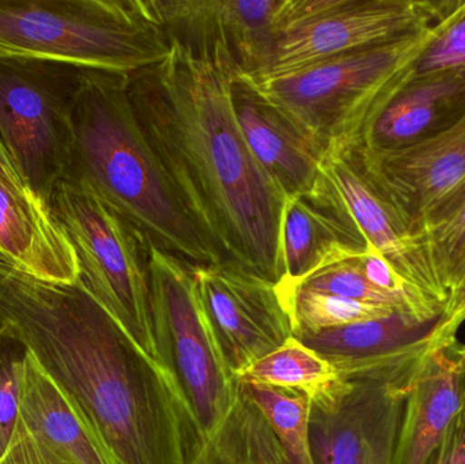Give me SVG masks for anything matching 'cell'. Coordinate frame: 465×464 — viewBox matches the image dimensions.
Returning <instances> with one entry per match:
<instances>
[{"instance_id":"1","label":"cell","mask_w":465,"mask_h":464,"mask_svg":"<svg viewBox=\"0 0 465 464\" xmlns=\"http://www.w3.org/2000/svg\"><path fill=\"white\" fill-rule=\"evenodd\" d=\"M235 75L223 60L172 44L165 59L127 75L128 93L183 206L223 264L278 285L286 196L235 122Z\"/></svg>"},{"instance_id":"2","label":"cell","mask_w":465,"mask_h":464,"mask_svg":"<svg viewBox=\"0 0 465 464\" xmlns=\"http://www.w3.org/2000/svg\"><path fill=\"white\" fill-rule=\"evenodd\" d=\"M0 337L40 362L111 464H188L202 438L176 380L79 285L33 280L0 310Z\"/></svg>"},{"instance_id":"3","label":"cell","mask_w":465,"mask_h":464,"mask_svg":"<svg viewBox=\"0 0 465 464\" xmlns=\"http://www.w3.org/2000/svg\"><path fill=\"white\" fill-rule=\"evenodd\" d=\"M150 244L193 267L223 264L183 206L139 122L127 75L87 68L71 111L70 168Z\"/></svg>"},{"instance_id":"4","label":"cell","mask_w":465,"mask_h":464,"mask_svg":"<svg viewBox=\"0 0 465 464\" xmlns=\"http://www.w3.org/2000/svg\"><path fill=\"white\" fill-rule=\"evenodd\" d=\"M171 49L150 0H0L3 59L130 75Z\"/></svg>"},{"instance_id":"5","label":"cell","mask_w":465,"mask_h":464,"mask_svg":"<svg viewBox=\"0 0 465 464\" xmlns=\"http://www.w3.org/2000/svg\"><path fill=\"white\" fill-rule=\"evenodd\" d=\"M442 19L411 37L336 54L283 75L252 79L313 133L327 154H346L374 109L406 81Z\"/></svg>"},{"instance_id":"6","label":"cell","mask_w":465,"mask_h":464,"mask_svg":"<svg viewBox=\"0 0 465 464\" xmlns=\"http://www.w3.org/2000/svg\"><path fill=\"white\" fill-rule=\"evenodd\" d=\"M46 206L75 251L79 285L142 353L163 364L153 330L149 242L82 180H60Z\"/></svg>"},{"instance_id":"7","label":"cell","mask_w":465,"mask_h":464,"mask_svg":"<svg viewBox=\"0 0 465 464\" xmlns=\"http://www.w3.org/2000/svg\"><path fill=\"white\" fill-rule=\"evenodd\" d=\"M153 330L158 356L184 395L202 440L238 392L199 296L193 267L149 242Z\"/></svg>"},{"instance_id":"8","label":"cell","mask_w":465,"mask_h":464,"mask_svg":"<svg viewBox=\"0 0 465 464\" xmlns=\"http://www.w3.org/2000/svg\"><path fill=\"white\" fill-rule=\"evenodd\" d=\"M86 71L0 57V141L25 184L45 203L70 168L71 111Z\"/></svg>"},{"instance_id":"9","label":"cell","mask_w":465,"mask_h":464,"mask_svg":"<svg viewBox=\"0 0 465 464\" xmlns=\"http://www.w3.org/2000/svg\"><path fill=\"white\" fill-rule=\"evenodd\" d=\"M458 0H284L281 30L254 79L283 75L327 57L420 35Z\"/></svg>"},{"instance_id":"10","label":"cell","mask_w":465,"mask_h":464,"mask_svg":"<svg viewBox=\"0 0 465 464\" xmlns=\"http://www.w3.org/2000/svg\"><path fill=\"white\" fill-rule=\"evenodd\" d=\"M415 237L465 199V109L436 135L399 150L346 153Z\"/></svg>"},{"instance_id":"11","label":"cell","mask_w":465,"mask_h":464,"mask_svg":"<svg viewBox=\"0 0 465 464\" xmlns=\"http://www.w3.org/2000/svg\"><path fill=\"white\" fill-rule=\"evenodd\" d=\"M423 365L391 381L338 379L311 398L314 464H393L404 406Z\"/></svg>"},{"instance_id":"12","label":"cell","mask_w":465,"mask_h":464,"mask_svg":"<svg viewBox=\"0 0 465 464\" xmlns=\"http://www.w3.org/2000/svg\"><path fill=\"white\" fill-rule=\"evenodd\" d=\"M199 296L234 376L294 337L278 285L232 264L193 267Z\"/></svg>"},{"instance_id":"13","label":"cell","mask_w":465,"mask_h":464,"mask_svg":"<svg viewBox=\"0 0 465 464\" xmlns=\"http://www.w3.org/2000/svg\"><path fill=\"white\" fill-rule=\"evenodd\" d=\"M171 44L217 56L237 75L257 76L278 33L283 0H150Z\"/></svg>"},{"instance_id":"14","label":"cell","mask_w":465,"mask_h":464,"mask_svg":"<svg viewBox=\"0 0 465 464\" xmlns=\"http://www.w3.org/2000/svg\"><path fill=\"white\" fill-rule=\"evenodd\" d=\"M235 122L262 171L284 196L308 193L322 177L324 144L271 100L248 75L231 87Z\"/></svg>"},{"instance_id":"15","label":"cell","mask_w":465,"mask_h":464,"mask_svg":"<svg viewBox=\"0 0 465 464\" xmlns=\"http://www.w3.org/2000/svg\"><path fill=\"white\" fill-rule=\"evenodd\" d=\"M0 464H111L26 349L18 413Z\"/></svg>"},{"instance_id":"16","label":"cell","mask_w":465,"mask_h":464,"mask_svg":"<svg viewBox=\"0 0 465 464\" xmlns=\"http://www.w3.org/2000/svg\"><path fill=\"white\" fill-rule=\"evenodd\" d=\"M283 277L289 291L314 272L365 252L368 242L324 176L308 193L287 196L281 217Z\"/></svg>"},{"instance_id":"17","label":"cell","mask_w":465,"mask_h":464,"mask_svg":"<svg viewBox=\"0 0 465 464\" xmlns=\"http://www.w3.org/2000/svg\"><path fill=\"white\" fill-rule=\"evenodd\" d=\"M322 176L346 207L369 245L429 299L445 308L448 291L437 277L422 242L396 217L346 154H327Z\"/></svg>"},{"instance_id":"18","label":"cell","mask_w":465,"mask_h":464,"mask_svg":"<svg viewBox=\"0 0 465 464\" xmlns=\"http://www.w3.org/2000/svg\"><path fill=\"white\" fill-rule=\"evenodd\" d=\"M0 252L37 280L63 285L78 282L75 251L45 202L25 183L2 173Z\"/></svg>"},{"instance_id":"19","label":"cell","mask_w":465,"mask_h":464,"mask_svg":"<svg viewBox=\"0 0 465 464\" xmlns=\"http://www.w3.org/2000/svg\"><path fill=\"white\" fill-rule=\"evenodd\" d=\"M465 409V356L458 343L431 353L404 406L393 464H433L448 430Z\"/></svg>"},{"instance_id":"20","label":"cell","mask_w":465,"mask_h":464,"mask_svg":"<svg viewBox=\"0 0 465 464\" xmlns=\"http://www.w3.org/2000/svg\"><path fill=\"white\" fill-rule=\"evenodd\" d=\"M464 109L465 84L458 76L410 79L374 109L352 150L412 146L444 130Z\"/></svg>"},{"instance_id":"21","label":"cell","mask_w":465,"mask_h":464,"mask_svg":"<svg viewBox=\"0 0 465 464\" xmlns=\"http://www.w3.org/2000/svg\"><path fill=\"white\" fill-rule=\"evenodd\" d=\"M188 464H290L270 422L238 381L223 421L199 444Z\"/></svg>"},{"instance_id":"22","label":"cell","mask_w":465,"mask_h":464,"mask_svg":"<svg viewBox=\"0 0 465 464\" xmlns=\"http://www.w3.org/2000/svg\"><path fill=\"white\" fill-rule=\"evenodd\" d=\"M235 379L294 390L313 398L338 380V375L330 362L292 337L272 353L249 365Z\"/></svg>"},{"instance_id":"23","label":"cell","mask_w":465,"mask_h":464,"mask_svg":"<svg viewBox=\"0 0 465 464\" xmlns=\"http://www.w3.org/2000/svg\"><path fill=\"white\" fill-rule=\"evenodd\" d=\"M240 384L270 422L289 463L314 464L309 432L311 397L256 381H240Z\"/></svg>"},{"instance_id":"24","label":"cell","mask_w":465,"mask_h":464,"mask_svg":"<svg viewBox=\"0 0 465 464\" xmlns=\"http://www.w3.org/2000/svg\"><path fill=\"white\" fill-rule=\"evenodd\" d=\"M292 321L294 335L314 334L360 321L387 318L398 312L384 305L368 304L331 294L295 288L282 293Z\"/></svg>"},{"instance_id":"25","label":"cell","mask_w":465,"mask_h":464,"mask_svg":"<svg viewBox=\"0 0 465 464\" xmlns=\"http://www.w3.org/2000/svg\"><path fill=\"white\" fill-rule=\"evenodd\" d=\"M417 237L450 297V291L465 275V199L450 214L426 226Z\"/></svg>"},{"instance_id":"26","label":"cell","mask_w":465,"mask_h":464,"mask_svg":"<svg viewBox=\"0 0 465 464\" xmlns=\"http://www.w3.org/2000/svg\"><path fill=\"white\" fill-rule=\"evenodd\" d=\"M357 258L358 256H355V258L346 259V261L324 267L306 278L295 288L343 297V299L355 300V301L368 302V304L384 305V307L393 308L398 312L406 313V315L415 318L411 308L404 300L387 293V291H380L366 280L360 264H358Z\"/></svg>"},{"instance_id":"27","label":"cell","mask_w":465,"mask_h":464,"mask_svg":"<svg viewBox=\"0 0 465 464\" xmlns=\"http://www.w3.org/2000/svg\"><path fill=\"white\" fill-rule=\"evenodd\" d=\"M444 74L458 76L465 84V0H459L442 19L436 37L412 65L404 82Z\"/></svg>"},{"instance_id":"28","label":"cell","mask_w":465,"mask_h":464,"mask_svg":"<svg viewBox=\"0 0 465 464\" xmlns=\"http://www.w3.org/2000/svg\"><path fill=\"white\" fill-rule=\"evenodd\" d=\"M25 348L0 338V457L5 454L18 413Z\"/></svg>"},{"instance_id":"29","label":"cell","mask_w":465,"mask_h":464,"mask_svg":"<svg viewBox=\"0 0 465 464\" xmlns=\"http://www.w3.org/2000/svg\"><path fill=\"white\" fill-rule=\"evenodd\" d=\"M465 323V275L458 286L450 291L444 312L429 334V348L433 353L447 350L458 345V334Z\"/></svg>"},{"instance_id":"30","label":"cell","mask_w":465,"mask_h":464,"mask_svg":"<svg viewBox=\"0 0 465 464\" xmlns=\"http://www.w3.org/2000/svg\"><path fill=\"white\" fill-rule=\"evenodd\" d=\"M433 464H465V409L448 430Z\"/></svg>"},{"instance_id":"31","label":"cell","mask_w":465,"mask_h":464,"mask_svg":"<svg viewBox=\"0 0 465 464\" xmlns=\"http://www.w3.org/2000/svg\"><path fill=\"white\" fill-rule=\"evenodd\" d=\"M0 173L10 177V179L16 180V182L25 183L24 180L21 179V176H19L18 172H16L13 160H11L10 154H8L5 147L3 146L2 141H0Z\"/></svg>"}]
</instances>
